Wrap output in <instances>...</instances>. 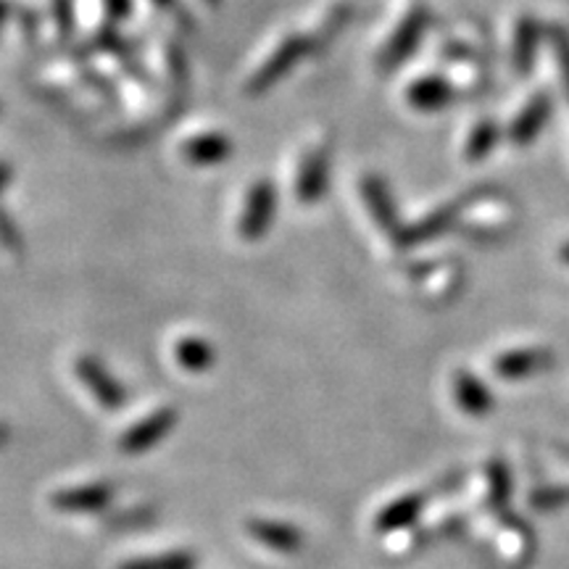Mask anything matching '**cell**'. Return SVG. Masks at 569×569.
<instances>
[{
  "label": "cell",
  "mask_w": 569,
  "mask_h": 569,
  "mask_svg": "<svg viewBox=\"0 0 569 569\" xmlns=\"http://www.w3.org/2000/svg\"><path fill=\"white\" fill-rule=\"evenodd\" d=\"M315 51L317 46L311 34L306 32V27H282L272 38L264 40V46L256 51L251 63H248L243 74V92L246 96H261Z\"/></svg>",
  "instance_id": "obj_1"
},
{
  "label": "cell",
  "mask_w": 569,
  "mask_h": 569,
  "mask_svg": "<svg viewBox=\"0 0 569 569\" xmlns=\"http://www.w3.org/2000/svg\"><path fill=\"white\" fill-rule=\"evenodd\" d=\"M332 140L322 130L306 132L288 156V188L301 206H315L330 188Z\"/></svg>",
  "instance_id": "obj_2"
},
{
  "label": "cell",
  "mask_w": 569,
  "mask_h": 569,
  "mask_svg": "<svg viewBox=\"0 0 569 569\" xmlns=\"http://www.w3.org/2000/svg\"><path fill=\"white\" fill-rule=\"evenodd\" d=\"M427 27H430V11L425 6H409L401 17L393 19V27L377 32L372 42V63L377 71H393L417 51Z\"/></svg>",
  "instance_id": "obj_3"
},
{
  "label": "cell",
  "mask_w": 569,
  "mask_h": 569,
  "mask_svg": "<svg viewBox=\"0 0 569 569\" xmlns=\"http://www.w3.org/2000/svg\"><path fill=\"white\" fill-rule=\"evenodd\" d=\"M174 156L184 167H219L232 156V140L219 124L190 122L174 134Z\"/></svg>",
  "instance_id": "obj_4"
},
{
  "label": "cell",
  "mask_w": 569,
  "mask_h": 569,
  "mask_svg": "<svg viewBox=\"0 0 569 569\" xmlns=\"http://www.w3.org/2000/svg\"><path fill=\"white\" fill-rule=\"evenodd\" d=\"M277 217V184L269 177H256L246 182L238 198L234 232L246 243H256L269 232Z\"/></svg>",
  "instance_id": "obj_5"
},
{
  "label": "cell",
  "mask_w": 569,
  "mask_h": 569,
  "mask_svg": "<svg viewBox=\"0 0 569 569\" xmlns=\"http://www.w3.org/2000/svg\"><path fill=\"white\" fill-rule=\"evenodd\" d=\"M77 377L84 388L90 390V396L96 398L98 407L117 411L127 403V390L119 386L117 377H113L109 369H106L96 356H80L77 359Z\"/></svg>",
  "instance_id": "obj_6"
},
{
  "label": "cell",
  "mask_w": 569,
  "mask_h": 569,
  "mask_svg": "<svg viewBox=\"0 0 569 569\" xmlns=\"http://www.w3.org/2000/svg\"><path fill=\"white\" fill-rule=\"evenodd\" d=\"M177 425V411L174 409H156L153 415L142 417L138 425H132L130 430L119 438V451L138 457V453L151 451L161 443Z\"/></svg>",
  "instance_id": "obj_7"
},
{
  "label": "cell",
  "mask_w": 569,
  "mask_h": 569,
  "mask_svg": "<svg viewBox=\"0 0 569 569\" xmlns=\"http://www.w3.org/2000/svg\"><path fill=\"white\" fill-rule=\"evenodd\" d=\"M356 193L361 196L365 201L369 217L372 222L380 227L386 234H396L398 243H401V234L403 230H398V219H396V206L393 198H390L388 184L375 174H365L359 182H356Z\"/></svg>",
  "instance_id": "obj_8"
},
{
  "label": "cell",
  "mask_w": 569,
  "mask_h": 569,
  "mask_svg": "<svg viewBox=\"0 0 569 569\" xmlns=\"http://www.w3.org/2000/svg\"><path fill=\"white\" fill-rule=\"evenodd\" d=\"M117 498V486L113 482H90V486L59 490L51 498L56 511H67V515H96L111 507Z\"/></svg>",
  "instance_id": "obj_9"
},
{
  "label": "cell",
  "mask_w": 569,
  "mask_h": 569,
  "mask_svg": "<svg viewBox=\"0 0 569 569\" xmlns=\"http://www.w3.org/2000/svg\"><path fill=\"white\" fill-rule=\"evenodd\" d=\"M151 69L153 80L161 88H184L188 82V67H184V56L177 48L174 38H153L151 40Z\"/></svg>",
  "instance_id": "obj_10"
},
{
  "label": "cell",
  "mask_w": 569,
  "mask_h": 569,
  "mask_svg": "<svg viewBox=\"0 0 569 569\" xmlns=\"http://www.w3.org/2000/svg\"><path fill=\"white\" fill-rule=\"evenodd\" d=\"M248 536L277 553H298L303 549V532L296 525L280 522V519H251Z\"/></svg>",
  "instance_id": "obj_11"
},
{
  "label": "cell",
  "mask_w": 569,
  "mask_h": 569,
  "mask_svg": "<svg viewBox=\"0 0 569 569\" xmlns=\"http://www.w3.org/2000/svg\"><path fill=\"white\" fill-rule=\"evenodd\" d=\"M403 98H407V103L415 111L436 113V111L446 109V106L451 103L453 90H451V84L443 80V77L425 74V77H417V80L409 82V88H407V92H403Z\"/></svg>",
  "instance_id": "obj_12"
},
{
  "label": "cell",
  "mask_w": 569,
  "mask_h": 569,
  "mask_svg": "<svg viewBox=\"0 0 569 569\" xmlns=\"http://www.w3.org/2000/svg\"><path fill=\"white\" fill-rule=\"evenodd\" d=\"M551 96H546V92H538V96L530 98V103L525 106L522 111L517 113L515 122L509 127V140L517 142V146H528L540 134L543 130L546 122L551 119Z\"/></svg>",
  "instance_id": "obj_13"
},
{
  "label": "cell",
  "mask_w": 569,
  "mask_h": 569,
  "mask_svg": "<svg viewBox=\"0 0 569 569\" xmlns=\"http://www.w3.org/2000/svg\"><path fill=\"white\" fill-rule=\"evenodd\" d=\"M453 396H457L459 409H465L467 415L480 417L488 415L490 407H493V398H490V390L482 386L475 375L459 372L457 382H453Z\"/></svg>",
  "instance_id": "obj_14"
},
{
  "label": "cell",
  "mask_w": 569,
  "mask_h": 569,
  "mask_svg": "<svg viewBox=\"0 0 569 569\" xmlns=\"http://www.w3.org/2000/svg\"><path fill=\"white\" fill-rule=\"evenodd\" d=\"M538 21L532 17H522L515 32V48H511V61H515L517 74H530L538 53Z\"/></svg>",
  "instance_id": "obj_15"
},
{
  "label": "cell",
  "mask_w": 569,
  "mask_h": 569,
  "mask_svg": "<svg viewBox=\"0 0 569 569\" xmlns=\"http://www.w3.org/2000/svg\"><path fill=\"white\" fill-rule=\"evenodd\" d=\"M422 503H425V496H419V493H409V496L398 498V501L390 503V507L382 511L380 517H377V522H375L377 530H382V532L403 530L407 525H411L419 517Z\"/></svg>",
  "instance_id": "obj_16"
},
{
  "label": "cell",
  "mask_w": 569,
  "mask_h": 569,
  "mask_svg": "<svg viewBox=\"0 0 569 569\" xmlns=\"http://www.w3.org/2000/svg\"><path fill=\"white\" fill-rule=\"evenodd\" d=\"M174 359L184 372H206L213 365V346L198 336L182 338L174 346Z\"/></svg>",
  "instance_id": "obj_17"
},
{
  "label": "cell",
  "mask_w": 569,
  "mask_h": 569,
  "mask_svg": "<svg viewBox=\"0 0 569 569\" xmlns=\"http://www.w3.org/2000/svg\"><path fill=\"white\" fill-rule=\"evenodd\" d=\"M546 365H549L546 351H515L496 361V372L501 377H525L538 372Z\"/></svg>",
  "instance_id": "obj_18"
},
{
  "label": "cell",
  "mask_w": 569,
  "mask_h": 569,
  "mask_svg": "<svg viewBox=\"0 0 569 569\" xmlns=\"http://www.w3.org/2000/svg\"><path fill=\"white\" fill-rule=\"evenodd\" d=\"M498 140V127L490 122V119H482L472 127V132L467 134V142H465V156L467 161H482L488 159L490 151H493Z\"/></svg>",
  "instance_id": "obj_19"
},
{
  "label": "cell",
  "mask_w": 569,
  "mask_h": 569,
  "mask_svg": "<svg viewBox=\"0 0 569 569\" xmlns=\"http://www.w3.org/2000/svg\"><path fill=\"white\" fill-rule=\"evenodd\" d=\"M198 559L190 551H169L156 553V557H140L122 565L119 569H196Z\"/></svg>",
  "instance_id": "obj_20"
},
{
  "label": "cell",
  "mask_w": 569,
  "mask_h": 569,
  "mask_svg": "<svg viewBox=\"0 0 569 569\" xmlns=\"http://www.w3.org/2000/svg\"><path fill=\"white\" fill-rule=\"evenodd\" d=\"M551 48H553V56H557L561 80H565L567 96H569V32L561 30V27H553V30H551Z\"/></svg>",
  "instance_id": "obj_21"
},
{
  "label": "cell",
  "mask_w": 569,
  "mask_h": 569,
  "mask_svg": "<svg viewBox=\"0 0 569 569\" xmlns=\"http://www.w3.org/2000/svg\"><path fill=\"white\" fill-rule=\"evenodd\" d=\"M11 177H13V169H11V163H9V161H3V159H0V198H3V193H6V188H9Z\"/></svg>",
  "instance_id": "obj_22"
},
{
  "label": "cell",
  "mask_w": 569,
  "mask_h": 569,
  "mask_svg": "<svg viewBox=\"0 0 569 569\" xmlns=\"http://www.w3.org/2000/svg\"><path fill=\"white\" fill-rule=\"evenodd\" d=\"M140 3H146L148 9H153V11H167V9H172L174 0H140Z\"/></svg>",
  "instance_id": "obj_23"
},
{
  "label": "cell",
  "mask_w": 569,
  "mask_h": 569,
  "mask_svg": "<svg viewBox=\"0 0 569 569\" xmlns=\"http://www.w3.org/2000/svg\"><path fill=\"white\" fill-rule=\"evenodd\" d=\"M11 19V6H9V0H0V30H3L6 27V21Z\"/></svg>",
  "instance_id": "obj_24"
},
{
  "label": "cell",
  "mask_w": 569,
  "mask_h": 569,
  "mask_svg": "<svg viewBox=\"0 0 569 569\" xmlns=\"http://www.w3.org/2000/svg\"><path fill=\"white\" fill-rule=\"evenodd\" d=\"M198 6H203V9H213V6L219 3V0H196Z\"/></svg>",
  "instance_id": "obj_25"
},
{
  "label": "cell",
  "mask_w": 569,
  "mask_h": 569,
  "mask_svg": "<svg viewBox=\"0 0 569 569\" xmlns=\"http://www.w3.org/2000/svg\"><path fill=\"white\" fill-rule=\"evenodd\" d=\"M561 256H565V261H569V246H565V251H561Z\"/></svg>",
  "instance_id": "obj_26"
}]
</instances>
